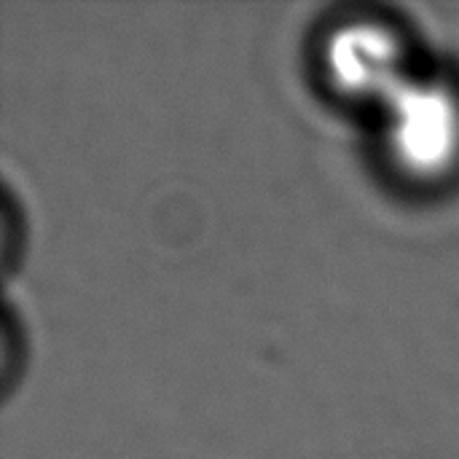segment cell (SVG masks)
I'll list each match as a JSON object with an SVG mask.
<instances>
[{
  "instance_id": "cell-1",
  "label": "cell",
  "mask_w": 459,
  "mask_h": 459,
  "mask_svg": "<svg viewBox=\"0 0 459 459\" xmlns=\"http://www.w3.org/2000/svg\"><path fill=\"white\" fill-rule=\"evenodd\" d=\"M390 161L411 180H441L459 167V89L444 75H409L382 102Z\"/></svg>"
},
{
  "instance_id": "cell-2",
  "label": "cell",
  "mask_w": 459,
  "mask_h": 459,
  "mask_svg": "<svg viewBox=\"0 0 459 459\" xmlns=\"http://www.w3.org/2000/svg\"><path fill=\"white\" fill-rule=\"evenodd\" d=\"M323 73L342 97L382 105L409 78L403 40L385 22L352 19L325 38Z\"/></svg>"
}]
</instances>
